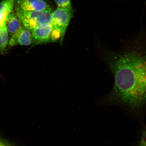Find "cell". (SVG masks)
Segmentation results:
<instances>
[{
	"mask_svg": "<svg viewBox=\"0 0 146 146\" xmlns=\"http://www.w3.org/2000/svg\"><path fill=\"white\" fill-rule=\"evenodd\" d=\"M5 25L10 38L19 29L23 24L14 10L7 16Z\"/></svg>",
	"mask_w": 146,
	"mask_h": 146,
	"instance_id": "obj_7",
	"label": "cell"
},
{
	"mask_svg": "<svg viewBox=\"0 0 146 146\" xmlns=\"http://www.w3.org/2000/svg\"><path fill=\"white\" fill-rule=\"evenodd\" d=\"M15 0H2L0 2V25L6 21L7 16L12 11Z\"/></svg>",
	"mask_w": 146,
	"mask_h": 146,
	"instance_id": "obj_8",
	"label": "cell"
},
{
	"mask_svg": "<svg viewBox=\"0 0 146 146\" xmlns=\"http://www.w3.org/2000/svg\"><path fill=\"white\" fill-rule=\"evenodd\" d=\"M15 6L24 12L50 11L51 9L43 0H15Z\"/></svg>",
	"mask_w": 146,
	"mask_h": 146,
	"instance_id": "obj_5",
	"label": "cell"
},
{
	"mask_svg": "<svg viewBox=\"0 0 146 146\" xmlns=\"http://www.w3.org/2000/svg\"><path fill=\"white\" fill-rule=\"evenodd\" d=\"M0 146H16L8 140L0 137Z\"/></svg>",
	"mask_w": 146,
	"mask_h": 146,
	"instance_id": "obj_11",
	"label": "cell"
},
{
	"mask_svg": "<svg viewBox=\"0 0 146 146\" xmlns=\"http://www.w3.org/2000/svg\"><path fill=\"white\" fill-rule=\"evenodd\" d=\"M58 8L73 10L71 0H54Z\"/></svg>",
	"mask_w": 146,
	"mask_h": 146,
	"instance_id": "obj_10",
	"label": "cell"
},
{
	"mask_svg": "<svg viewBox=\"0 0 146 146\" xmlns=\"http://www.w3.org/2000/svg\"><path fill=\"white\" fill-rule=\"evenodd\" d=\"M121 43L116 50L102 51V59L114 78L113 86L102 101L108 106L141 113L146 111V32Z\"/></svg>",
	"mask_w": 146,
	"mask_h": 146,
	"instance_id": "obj_1",
	"label": "cell"
},
{
	"mask_svg": "<svg viewBox=\"0 0 146 146\" xmlns=\"http://www.w3.org/2000/svg\"><path fill=\"white\" fill-rule=\"evenodd\" d=\"M33 44L32 30L23 25L16 32L9 38L8 46L11 47L17 45L29 46Z\"/></svg>",
	"mask_w": 146,
	"mask_h": 146,
	"instance_id": "obj_4",
	"label": "cell"
},
{
	"mask_svg": "<svg viewBox=\"0 0 146 146\" xmlns=\"http://www.w3.org/2000/svg\"><path fill=\"white\" fill-rule=\"evenodd\" d=\"M53 29L52 25H50L32 30L33 45L52 43L51 36Z\"/></svg>",
	"mask_w": 146,
	"mask_h": 146,
	"instance_id": "obj_6",
	"label": "cell"
},
{
	"mask_svg": "<svg viewBox=\"0 0 146 146\" xmlns=\"http://www.w3.org/2000/svg\"><path fill=\"white\" fill-rule=\"evenodd\" d=\"M9 35L6 28L5 22L0 25V53H5L9 43Z\"/></svg>",
	"mask_w": 146,
	"mask_h": 146,
	"instance_id": "obj_9",
	"label": "cell"
},
{
	"mask_svg": "<svg viewBox=\"0 0 146 146\" xmlns=\"http://www.w3.org/2000/svg\"><path fill=\"white\" fill-rule=\"evenodd\" d=\"M139 146H146V129L142 133Z\"/></svg>",
	"mask_w": 146,
	"mask_h": 146,
	"instance_id": "obj_12",
	"label": "cell"
},
{
	"mask_svg": "<svg viewBox=\"0 0 146 146\" xmlns=\"http://www.w3.org/2000/svg\"><path fill=\"white\" fill-rule=\"evenodd\" d=\"M73 15V10L58 8L52 13V24L53 29L60 33V44L63 45L66 32Z\"/></svg>",
	"mask_w": 146,
	"mask_h": 146,
	"instance_id": "obj_3",
	"label": "cell"
},
{
	"mask_svg": "<svg viewBox=\"0 0 146 146\" xmlns=\"http://www.w3.org/2000/svg\"><path fill=\"white\" fill-rule=\"evenodd\" d=\"M15 11L23 25L32 30L38 27L52 25V12L50 11L27 12L15 6Z\"/></svg>",
	"mask_w": 146,
	"mask_h": 146,
	"instance_id": "obj_2",
	"label": "cell"
}]
</instances>
